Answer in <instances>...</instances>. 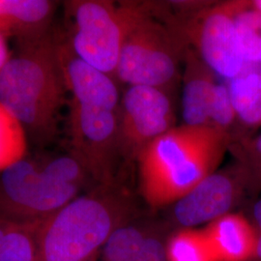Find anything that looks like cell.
Segmentation results:
<instances>
[{"label":"cell","mask_w":261,"mask_h":261,"mask_svg":"<svg viewBox=\"0 0 261 261\" xmlns=\"http://www.w3.org/2000/svg\"><path fill=\"white\" fill-rule=\"evenodd\" d=\"M82 189L53 177L42 163L22 159L0 172V219L42 221L80 196Z\"/></svg>","instance_id":"cell-6"},{"label":"cell","mask_w":261,"mask_h":261,"mask_svg":"<svg viewBox=\"0 0 261 261\" xmlns=\"http://www.w3.org/2000/svg\"><path fill=\"white\" fill-rule=\"evenodd\" d=\"M244 2L227 1L203 10L191 35L206 65L227 81L248 67L238 46L235 29V18Z\"/></svg>","instance_id":"cell-9"},{"label":"cell","mask_w":261,"mask_h":261,"mask_svg":"<svg viewBox=\"0 0 261 261\" xmlns=\"http://www.w3.org/2000/svg\"><path fill=\"white\" fill-rule=\"evenodd\" d=\"M251 6L257 12L261 13V0H255L251 2Z\"/></svg>","instance_id":"cell-23"},{"label":"cell","mask_w":261,"mask_h":261,"mask_svg":"<svg viewBox=\"0 0 261 261\" xmlns=\"http://www.w3.org/2000/svg\"><path fill=\"white\" fill-rule=\"evenodd\" d=\"M182 50L180 37L149 13L130 28L122 47L115 77L130 86L164 89L177 75Z\"/></svg>","instance_id":"cell-5"},{"label":"cell","mask_w":261,"mask_h":261,"mask_svg":"<svg viewBox=\"0 0 261 261\" xmlns=\"http://www.w3.org/2000/svg\"><path fill=\"white\" fill-rule=\"evenodd\" d=\"M8 60H9V55H8V48L6 45L5 36L0 34V72Z\"/></svg>","instance_id":"cell-21"},{"label":"cell","mask_w":261,"mask_h":261,"mask_svg":"<svg viewBox=\"0 0 261 261\" xmlns=\"http://www.w3.org/2000/svg\"><path fill=\"white\" fill-rule=\"evenodd\" d=\"M235 29L244 61L248 66H261V13L245 1L235 18Z\"/></svg>","instance_id":"cell-17"},{"label":"cell","mask_w":261,"mask_h":261,"mask_svg":"<svg viewBox=\"0 0 261 261\" xmlns=\"http://www.w3.org/2000/svg\"><path fill=\"white\" fill-rule=\"evenodd\" d=\"M253 226L256 232V253L255 259L261 260V199H259L252 209Z\"/></svg>","instance_id":"cell-20"},{"label":"cell","mask_w":261,"mask_h":261,"mask_svg":"<svg viewBox=\"0 0 261 261\" xmlns=\"http://www.w3.org/2000/svg\"><path fill=\"white\" fill-rule=\"evenodd\" d=\"M65 89L58 47L46 35L23 42L0 72V103L43 142L56 136Z\"/></svg>","instance_id":"cell-2"},{"label":"cell","mask_w":261,"mask_h":261,"mask_svg":"<svg viewBox=\"0 0 261 261\" xmlns=\"http://www.w3.org/2000/svg\"><path fill=\"white\" fill-rule=\"evenodd\" d=\"M66 6L73 24L69 44L73 51L115 80L125 39L139 19L152 13L149 4L76 0Z\"/></svg>","instance_id":"cell-4"},{"label":"cell","mask_w":261,"mask_h":261,"mask_svg":"<svg viewBox=\"0 0 261 261\" xmlns=\"http://www.w3.org/2000/svg\"><path fill=\"white\" fill-rule=\"evenodd\" d=\"M230 141L229 134L209 125L174 127L153 140L137 159L147 204L176 203L214 173Z\"/></svg>","instance_id":"cell-1"},{"label":"cell","mask_w":261,"mask_h":261,"mask_svg":"<svg viewBox=\"0 0 261 261\" xmlns=\"http://www.w3.org/2000/svg\"><path fill=\"white\" fill-rule=\"evenodd\" d=\"M238 120L248 127L261 125V66H248L227 83Z\"/></svg>","instance_id":"cell-15"},{"label":"cell","mask_w":261,"mask_h":261,"mask_svg":"<svg viewBox=\"0 0 261 261\" xmlns=\"http://www.w3.org/2000/svg\"><path fill=\"white\" fill-rule=\"evenodd\" d=\"M58 54L66 88L74 102L118 112L119 91L113 77L80 58L70 45L58 47Z\"/></svg>","instance_id":"cell-11"},{"label":"cell","mask_w":261,"mask_h":261,"mask_svg":"<svg viewBox=\"0 0 261 261\" xmlns=\"http://www.w3.org/2000/svg\"><path fill=\"white\" fill-rule=\"evenodd\" d=\"M54 11L48 0H0V34L16 35L23 42L46 35Z\"/></svg>","instance_id":"cell-14"},{"label":"cell","mask_w":261,"mask_h":261,"mask_svg":"<svg viewBox=\"0 0 261 261\" xmlns=\"http://www.w3.org/2000/svg\"><path fill=\"white\" fill-rule=\"evenodd\" d=\"M250 180L244 165L215 171L174 203L175 221L181 227H196L231 213Z\"/></svg>","instance_id":"cell-10"},{"label":"cell","mask_w":261,"mask_h":261,"mask_svg":"<svg viewBox=\"0 0 261 261\" xmlns=\"http://www.w3.org/2000/svg\"><path fill=\"white\" fill-rule=\"evenodd\" d=\"M175 113L162 88L130 86L118 109V135L121 156L137 160L143 149L174 128Z\"/></svg>","instance_id":"cell-8"},{"label":"cell","mask_w":261,"mask_h":261,"mask_svg":"<svg viewBox=\"0 0 261 261\" xmlns=\"http://www.w3.org/2000/svg\"><path fill=\"white\" fill-rule=\"evenodd\" d=\"M89 261H90V260H89Z\"/></svg>","instance_id":"cell-25"},{"label":"cell","mask_w":261,"mask_h":261,"mask_svg":"<svg viewBox=\"0 0 261 261\" xmlns=\"http://www.w3.org/2000/svg\"><path fill=\"white\" fill-rule=\"evenodd\" d=\"M248 158H261V135L250 144V149L248 150Z\"/></svg>","instance_id":"cell-22"},{"label":"cell","mask_w":261,"mask_h":261,"mask_svg":"<svg viewBox=\"0 0 261 261\" xmlns=\"http://www.w3.org/2000/svg\"><path fill=\"white\" fill-rule=\"evenodd\" d=\"M71 155L97 185L115 182V168L121 156L118 112L91 108L72 101L69 114Z\"/></svg>","instance_id":"cell-7"},{"label":"cell","mask_w":261,"mask_h":261,"mask_svg":"<svg viewBox=\"0 0 261 261\" xmlns=\"http://www.w3.org/2000/svg\"><path fill=\"white\" fill-rule=\"evenodd\" d=\"M0 261H10L8 259H5V258H0Z\"/></svg>","instance_id":"cell-24"},{"label":"cell","mask_w":261,"mask_h":261,"mask_svg":"<svg viewBox=\"0 0 261 261\" xmlns=\"http://www.w3.org/2000/svg\"><path fill=\"white\" fill-rule=\"evenodd\" d=\"M167 261H218L204 229L181 227L166 245Z\"/></svg>","instance_id":"cell-16"},{"label":"cell","mask_w":261,"mask_h":261,"mask_svg":"<svg viewBox=\"0 0 261 261\" xmlns=\"http://www.w3.org/2000/svg\"><path fill=\"white\" fill-rule=\"evenodd\" d=\"M25 130L19 120L0 103V172L24 159Z\"/></svg>","instance_id":"cell-18"},{"label":"cell","mask_w":261,"mask_h":261,"mask_svg":"<svg viewBox=\"0 0 261 261\" xmlns=\"http://www.w3.org/2000/svg\"><path fill=\"white\" fill-rule=\"evenodd\" d=\"M218 261L255 259L256 232L250 220L239 213H228L203 228Z\"/></svg>","instance_id":"cell-12"},{"label":"cell","mask_w":261,"mask_h":261,"mask_svg":"<svg viewBox=\"0 0 261 261\" xmlns=\"http://www.w3.org/2000/svg\"><path fill=\"white\" fill-rule=\"evenodd\" d=\"M212 73L213 71L206 65L197 51L192 50L186 55L182 101L185 125H209V106L217 84Z\"/></svg>","instance_id":"cell-13"},{"label":"cell","mask_w":261,"mask_h":261,"mask_svg":"<svg viewBox=\"0 0 261 261\" xmlns=\"http://www.w3.org/2000/svg\"><path fill=\"white\" fill-rule=\"evenodd\" d=\"M130 204L115 182L97 185L40 221L37 261H89L118 227Z\"/></svg>","instance_id":"cell-3"},{"label":"cell","mask_w":261,"mask_h":261,"mask_svg":"<svg viewBox=\"0 0 261 261\" xmlns=\"http://www.w3.org/2000/svg\"><path fill=\"white\" fill-rule=\"evenodd\" d=\"M236 119L227 84H216L209 106V125L229 134Z\"/></svg>","instance_id":"cell-19"}]
</instances>
